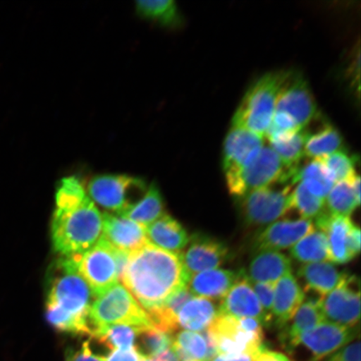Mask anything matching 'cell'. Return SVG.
Here are the masks:
<instances>
[{
	"mask_svg": "<svg viewBox=\"0 0 361 361\" xmlns=\"http://www.w3.org/2000/svg\"><path fill=\"white\" fill-rule=\"evenodd\" d=\"M240 277V272L214 269L193 275L188 283V290L195 297L222 300Z\"/></svg>",
	"mask_w": 361,
	"mask_h": 361,
	"instance_id": "7402d4cb",
	"label": "cell"
},
{
	"mask_svg": "<svg viewBox=\"0 0 361 361\" xmlns=\"http://www.w3.org/2000/svg\"><path fill=\"white\" fill-rule=\"evenodd\" d=\"M66 361H105L102 356L94 355L90 349V343L85 342L78 350H69L66 353Z\"/></svg>",
	"mask_w": 361,
	"mask_h": 361,
	"instance_id": "60d3db41",
	"label": "cell"
},
{
	"mask_svg": "<svg viewBox=\"0 0 361 361\" xmlns=\"http://www.w3.org/2000/svg\"><path fill=\"white\" fill-rule=\"evenodd\" d=\"M343 137L340 132L331 124L322 126L314 133L308 132L305 145V157L319 160L343 150Z\"/></svg>",
	"mask_w": 361,
	"mask_h": 361,
	"instance_id": "4dcf8cb0",
	"label": "cell"
},
{
	"mask_svg": "<svg viewBox=\"0 0 361 361\" xmlns=\"http://www.w3.org/2000/svg\"><path fill=\"white\" fill-rule=\"evenodd\" d=\"M89 320L92 336L98 329L118 324L152 328L147 311L135 300L132 293L119 283L94 299L90 306Z\"/></svg>",
	"mask_w": 361,
	"mask_h": 361,
	"instance_id": "8992f818",
	"label": "cell"
},
{
	"mask_svg": "<svg viewBox=\"0 0 361 361\" xmlns=\"http://www.w3.org/2000/svg\"><path fill=\"white\" fill-rule=\"evenodd\" d=\"M102 218V237L116 250L132 254L150 243L144 226L106 212Z\"/></svg>",
	"mask_w": 361,
	"mask_h": 361,
	"instance_id": "ac0fdd59",
	"label": "cell"
},
{
	"mask_svg": "<svg viewBox=\"0 0 361 361\" xmlns=\"http://www.w3.org/2000/svg\"><path fill=\"white\" fill-rule=\"evenodd\" d=\"M135 11L142 19L166 28H176L183 22L177 4L173 0H140L135 2Z\"/></svg>",
	"mask_w": 361,
	"mask_h": 361,
	"instance_id": "f546056e",
	"label": "cell"
},
{
	"mask_svg": "<svg viewBox=\"0 0 361 361\" xmlns=\"http://www.w3.org/2000/svg\"><path fill=\"white\" fill-rule=\"evenodd\" d=\"M324 322L346 327H356L360 317V281L347 274L338 286L319 300Z\"/></svg>",
	"mask_w": 361,
	"mask_h": 361,
	"instance_id": "7c38bea8",
	"label": "cell"
},
{
	"mask_svg": "<svg viewBox=\"0 0 361 361\" xmlns=\"http://www.w3.org/2000/svg\"><path fill=\"white\" fill-rule=\"evenodd\" d=\"M316 116L317 106L308 83L300 74L288 72L265 137L269 140L300 132Z\"/></svg>",
	"mask_w": 361,
	"mask_h": 361,
	"instance_id": "277c9868",
	"label": "cell"
},
{
	"mask_svg": "<svg viewBox=\"0 0 361 361\" xmlns=\"http://www.w3.org/2000/svg\"><path fill=\"white\" fill-rule=\"evenodd\" d=\"M326 202L329 214L346 218H350L355 209L360 207L355 200L351 180L335 183L326 197Z\"/></svg>",
	"mask_w": 361,
	"mask_h": 361,
	"instance_id": "e575fe53",
	"label": "cell"
},
{
	"mask_svg": "<svg viewBox=\"0 0 361 361\" xmlns=\"http://www.w3.org/2000/svg\"><path fill=\"white\" fill-rule=\"evenodd\" d=\"M219 315H228L236 318L258 319L264 326H269V320L257 298L251 283L240 271V277L221 300Z\"/></svg>",
	"mask_w": 361,
	"mask_h": 361,
	"instance_id": "e0dca14e",
	"label": "cell"
},
{
	"mask_svg": "<svg viewBox=\"0 0 361 361\" xmlns=\"http://www.w3.org/2000/svg\"><path fill=\"white\" fill-rule=\"evenodd\" d=\"M156 361H179L177 355H175L173 350L169 349L164 352V353L157 355V357L153 358Z\"/></svg>",
	"mask_w": 361,
	"mask_h": 361,
	"instance_id": "bcb514c9",
	"label": "cell"
},
{
	"mask_svg": "<svg viewBox=\"0 0 361 361\" xmlns=\"http://www.w3.org/2000/svg\"><path fill=\"white\" fill-rule=\"evenodd\" d=\"M219 316V307L205 298L192 297L180 310L178 327L185 331L202 332L211 326Z\"/></svg>",
	"mask_w": 361,
	"mask_h": 361,
	"instance_id": "4316f807",
	"label": "cell"
},
{
	"mask_svg": "<svg viewBox=\"0 0 361 361\" xmlns=\"http://www.w3.org/2000/svg\"><path fill=\"white\" fill-rule=\"evenodd\" d=\"M284 173L286 169L276 153L264 146L245 168L225 178L229 192L241 197L257 189L281 183Z\"/></svg>",
	"mask_w": 361,
	"mask_h": 361,
	"instance_id": "9c48e42d",
	"label": "cell"
},
{
	"mask_svg": "<svg viewBox=\"0 0 361 361\" xmlns=\"http://www.w3.org/2000/svg\"><path fill=\"white\" fill-rule=\"evenodd\" d=\"M239 198L243 221L252 227L276 222L293 209L290 186L257 189Z\"/></svg>",
	"mask_w": 361,
	"mask_h": 361,
	"instance_id": "30bf717a",
	"label": "cell"
},
{
	"mask_svg": "<svg viewBox=\"0 0 361 361\" xmlns=\"http://www.w3.org/2000/svg\"><path fill=\"white\" fill-rule=\"evenodd\" d=\"M252 356L246 354H219L210 361H251Z\"/></svg>",
	"mask_w": 361,
	"mask_h": 361,
	"instance_id": "f6af8a7d",
	"label": "cell"
},
{
	"mask_svg": "<svg viewBox=\"0 0 361 361\" xmlns=\"http://www.w3.org/2000/svg\"><path fill=\"white\" fill-rule=\"evenodd\" d=\"M297 274L305 284V293L323 297L335 290L348 274L338 270L331 262H318L301 266Z\"/></svg>",
	"mask_w": 361,
	"mask_h": 361,
	"instance_id": "cb8c5ba5",
	"label": "cell"
},
{
	"mask_svg": "<svg viewBox=\"0 0 361 361\" xmlns=\"http://www.w3.org/2000/svg\"><path fill=\"white\" fill-rule=\"evenodd\" d=\"M145 180L121 174L94 176L87 187L90 200L104 209L121 215L137 203L147 191Z\"/></svg>",
	"mask_w": 361,
	"mask_h": 361,
	"instance_id": "ba28073f",
	"label": "cell"
},
{
	"mask_svg": "<svg viewBox=\"0 0 361 361\" xmlns=\"http://www.w3.org/2000/svg\"><path fill=\"white\" fill-rule=\"evenodd\" d=\"M188 243L187 251L180 255L185 271L190 279L204 271L219 269L228 259V247L205 234H194Z\"/></svg>",
	"mask_w": 361,
	"mask_h": 361,
	"instance_id": "9a60e30c",
	"label": "cell"
},
{
	"mask_svg": "<svg viewBox=\"0 0 361 361\" xmlns=\"http://www.w3.org/2000/svg\"><path fill=\"white\" fill-rule=\"evenodd\" d=\"M308 130L306 129L296 133L281 135L269 139L270 148L281 159L286 173H290L300 166L305 157V145Z\"/></svg>",
	"mask_w": 361,
	"mask_h": 361,
	"instance_id": "83f0119b",
	"label": "cell"
},
{
	"mask_svg": "<svg viewBox=\"0 0 361 361\" xmlns=\"http://www.w3.org/2000/svg\"><path fill=\"white\" fill-rule=\"evenodd\" d=\"M78 267L94 299L120 281L114 247L103 237L80 256Z\"/></svg>",
	"mask_w": 361,
	"mask_h": 361,
	"instance_id": "8fae6325",
	"label": "cell"
},
{
	"mask_svg": "<svg viewBox=\"0 0 361 361\" xmlns=\"http://www.w3.org/2000/svg\"><path fill=\"white\" fill-rule=\"evenodd\" d=\"M264 147V137L250 130L232 126L224 142L223 169L225 177L245 168Z\"/></svg>",
	"mask_w": 361,
	"mask_h": 361,
	"instance_id": "5bb4252c",
	"label": "cell"
},
{
	"mask_svg": "<svg viewBox=\"0 0 361 361\" xmlns=\"http://www.w3.org/2000/svg\"><path fill=\"white\" fill-rule=\"evenodd\" d=\"M144 356L134 348L129 350H113L103 357L105 361H142Z\"/></svg>",
	"mask_w": 361,
	"mask_h": 361,
	"instance_id": "b9f144b4",
	"label": "cell"
},
{
	"mask_svg": "<svg viewBox=\"0 0 361 361\" xmlns=\"http://www.w3.org/2000/svg\"><path fill=\"white\" fill-rule=\"evenodd\" d=\"M353 225L350 218L334 216L328 211L315 220L316 227L326 235L331 263L344 264L353 259L348 247L349 233Z\"/></svg>",
	"mask_w": 361,
	"mask_h": 361,
	"instance_id": "d6986e66",
	"label": "cell"
},
{
	"mask_svg": "<svg viewBox=\"0 0 361 361\" xmlns=\"http://www.w3.org/2000/svg\"><path fill=\"white\" fill-rule=\"evenodd\" d=\"M292 205L306 220H316L327 212L326 200L314 196L301 183L292 192Z\"/></svg>",
	"mask_w": 361,
	"mask_h": 361,
	"instance_id": "d590c367",
	"label": "cell"
},
{
	"mask_svg": "<svg viewBox=\"0 0 361 361\" xmlns=\"http://www.w3.org/2000/svg\"><path fill=\"white\" fill-rule=\"evenodd\" d=\"M358 336L357 326L346 327L324 322L304 334L300 338L299 345H303L310 352V361H322Z\"/></svg>",
	"mask_w": 361,
	"mask_h": 361,
	"instance_id": "4fadbf2b",
	"label": "cell"
},
{
	"mask_svg": "<svg viewBox=\"0 0 361 361\" xmlns=\"http://www.w3.org/2000/svg\"><path fill=\"white\" fill-rule=\"evenodd\" d=\"M349 251L352 258H355L360 252V229L355 224L352 226L348 238Z\"/></svg>",
	"mask_w": 361,
	"mask_h": 361,
	"instance_id": "ee69618b",
	"label": "cell"
},
{
	"mask_svg": "<svg viewBox=\"0 0 361 361\" xmlns=\"http://www.w3.org/2000/svg\"><path fill=\"white\" fill-rule=\"evenodd\" d=\"M320 299L322 297L314 295L305 300L295 316L288 323V328L281 334V341L288 350L295 349L299 346L300 338L304 334L324 322L319 308Z\"/></svg>",
	"mask_w": 361,
	"mask_h": 361,
	"instance_id": "603a6c76",
	"label": "cell"
},
{
	"mask_svg": "<svg viewBox=\"0 0 361 361\" xmlns=\"http://www.w3.org/2000/svg\"><path fill=\"white\" fill-rule=\"evenodd\" d=\"M290 255L293 259L305 264L329 262L326 234L319 230H314L291 247Z\"/></svg>",
	"mask_w": 361,
	"mask_h": 361,
	"instance_id": "1f68e13d",
	"label": "cell"
},
{
	"mask_svg": "<svg viewBox=\"0 0 361 361\" xmlns=\"http://www.w3.org/2000/svg\"><path fill=\"white\" fill-rule=\"evenodd\" d=\"M247 281L252 283H277L284 275L292 273V262L278 251H260L252 259L247 271Z\"/></svg>",
	"mask_w": 361,
	"mask_h": 361,
	"instance_id": "44dd1931",
	"label": "cell"
},
{
	"mask_svg": "<svg viewBox=\"0 0 361 361\" xmlns=\"http://www.w3.org/2000/svg\"><path fill=\"white\" fill-rule=\"evenodd\" d=\"M189 278L182 255L157 246L146 245L130 254L121 281L146 311L161 305L180 288L188 286Z\"/></svg>",
	"mask_w": 361,
	"mask_h": 361,
	"instance_id": "6da1fadb",
	"label": "cell"
},
{
	"mask_svg": "<svg viewBox=\"0 0 361 361\" xmlns=\"http://www.w3.org/2000/svg\"><path fill=\"white\" fill-rule=\"evenodd\" d=\"M171 350L179 361H207V342L202 333L180 331L173 338Z\"/></svg>",
	"mask_w": 361,
	"mask_h": 361,
	"instance_id": "d6a6232c",
	"label": "cell"
},
{
	"mask_svg": "<svg viewBox=\"0 0 361 361\" xmlns=\"http://www.w3.org/2000/svg\"><path fill=\"white\" fill-rule=\"evenodd\" d=\"M129 326H111L98 329L94 333L93 338H97L104 345L111 350H129L135 348V343L142 329Z\"/></svg>",
	"mask_w": 361,
	"mask_h": 361,
	"instance_id": "836d02e7",
	"label": "cell"
},
{
	"mask_svg": "<svg viewBox=\"0 0 361 361\" xmlns=\"http://www.w3.org/2000/svg\"><path fill=\"white\" fill-rule=\"evenodd\" d=\"M288 72H273L255 81L247 90L233 116L232 126L265 138L276 106L277 98Z\"/></svg>",
	"mask_w": 361,
	"mask_h": 361,
	"instance_id": "5b68a950",
	"label": "cell"
},
{
	"mask_svg": "<svg viewBox=\"0 0 361 361\" xmlns=\"http://www.w3.org/2000/svg\"><path fill=\"white\" fill-rule=\"evenodd\" d=\"M146 233L151 245L169 252H180L190 241L183 226L166 214L148 225Z\"/></svg>",
	"mask_w": 361,
	"mask_h": 361,
	"instance_id": "d4e9b609",
	"label": "cell"
},
{
	"mask_svg": "<svg viewBox=\"0 0 361 361\" xmlns=\"http://www.w3.org/2000/svg\"><path fill=\"white\" fill-rule=\"evenodd\" d=\"M258 319L219 315L207 328L219 354L251 356L263 349L264 329Z\"/></svg>",
	"mask_w": 361,
	"mask_h": 361,
	"instance_id": "52a82bcc",
	"label": "cell"
},
{
	"mask_svg": "<svg viewBox=\"0 0 361 361\" xmlns=\"http://www.w3.org/2000/svg\"><path fill=\"white\" fill-rule=\"evenodd\" d=\"M312 221L303 219H282L268 225L257 237L254 243L256 252L288 250L300 239L314 231Z\"/></svg>",
	"mask_w": 361,
	"mask_h": 361,
	"instance_id": "2e32d148",
	"label": "cell"
},
{
	"mask_svg": "<svg viewBox=\"0 0 361 361\" xmlns=\"http://www.w3.org/2000/svg\"><path fill=\"white\" fill-rule=\"evenodd\" d=\"M142 361H156V360H153V359H151V358L144 357Z\"/></svg>",
	"mask_w": 361,
	"mask_h": 361,
	"instance_id": "7dc6e473",
	"label": "cell"
},
{
	"mask_svg": "<svg viewBox=\"0 0 361 361\" xmlns=\"http://www.w3.org/2000/svg\"><path fill=\"white\" fill-rule=\"evenodd\" d=\"M102 233L101 213L89 196L72 204L56 206L51 223V239L58 255H81L96 245Z\"/></svg>",
	"mask_w": 361,
	"mask_h": 361,
	"instance_id": "7a4b0ae2",
	"label": "cell"
},
{
	"mask_svg": "<svg viewBox=\"0 0 361 361\" xmlns=\"http://www.w3.org/2000/svg\"><path fill=\"white\" fill-rule=\"evenodd\" d=\"M324 169L335 182H350L356 175L355 161L344 150L338 151L333 154L319 159Z\"/></svg>",
	"mask_w": 361,
	"mask_h": 361,
	"instance_id": "74e56055",
	"label": "cell"
},
{
	"mask_svg": "<svg viewBox=\"0 0 361 361\" xmlns=\"http://www.w3.org/2000/svg\"><path fill=\"white\" fill-rule=\"evenodd\" d=\"M275 284L276 283H251L257 298L267 316L270 324L272 322V310L274 298Z\"/></svg>",
	"mask_w": 361,
	"mask_h": 361,
	"instance_id": "f35d334b",
	"label": "cell"
},
{
	"mask_svg": "<svg viewBox=\"0 0 361 361\" xmlns=\"http://www.w3.org/2000/svg\"><path fill=\"white\" fill-rule=\"evenodd\" d=\"M305 300V293L292 273L284 275L275 284L272 322L283 329Z\"/></svg>",
	"mask_w": 361,
	"mask_h": 361,
	"instance_id": "ffe728a7",
	"label": "cell"
},
{
	"mask_svg": "<svg viewBox=\"0 0 361 361\" xmlns=\"http://www.w3.org/2000/svg\"><path fill=\"white\" fill-rule=\"evenodd\" d=\"M80 255L58 258L47 275V306H53L75 317L89 319L92 290L79 271Z\"/></svg>",
	"mask_w": 361,
	"mask_h": 361,
	"instance_id": "3957f363",
	"label": "cell"
},
{
	"mask_svg": "<svg viewBox=\"0 0 361 361\" xmlns=\"http://www.w3.org/2000/svg\"><path fill=\"white\" fill-rule=\"evenodd\" d=\"M327 361H360V342L350 343L328 357Z\"/></svg>",
	"mask_w": 361,
	"mask_h": 361,
	"instance_id": "ab89813d",
	"label": "cell"
},
{
	"mask_svg": "<svg viewBox=\"0 0 361 361\" xmlns=\"http://www.w3.org/2000/svg\"><path fill=\"white\" fill-rule=\"evenodd\" d=\"M139 345L135 348L146 358H155L171 348L173 335L152 328L142 329L138 334Z\"/></svg>",
	"mask_w": 361,
	"mask_h": 361,
	"instance_id": "8d00e7d4",
	"label": "cell"
},
{
	"mask_svg": "<svg viewBox=\"0 0 361 361\" xmlns=\"http://www.w3.org/2000/svg\"><path fill=\"white\" fill-rule=\"evenodd\" d=\"M251 361H291L286 355L269 350L264 346L258 353L252 356Z\"/></svg>",
	"mask_w": 361,
	"mask_h": 361,
	"instance_id": "7bdbcfd3",
	"label": "cell"
},
{
	"mask_svg": "<svg viewBox=\"0 0 361 361\" xmlns=\"http://www.w3.org/2000/svg\"><path fill=\"white\" fill-rule=\"evenodd\" d=\"M164 214V202L159 188L152 183L141 200L119 216L147 228Z\"/></svg>",
	"mask_w": 361,
	"mask_h": 361,
	"instance_id": "f1b7e54d",
	"label": "cell"
},
{
	"mask_svg": "<svg viewBox=\"0 0 361 361\" xmlns=\"http://www.w3.org/2000/svg\"><path fill=\"white\" fill-rule=\"evenodd\" d=\"M303 183L314 196L326 200L335 182L319 160H311L305 166H298L284 177L283 183Z\"/></svg>",
	"mask_w": 361,
	"mask_h": 361,
	"instance_id": "484cf974",
	"label": "cell"
}]
</instances>
